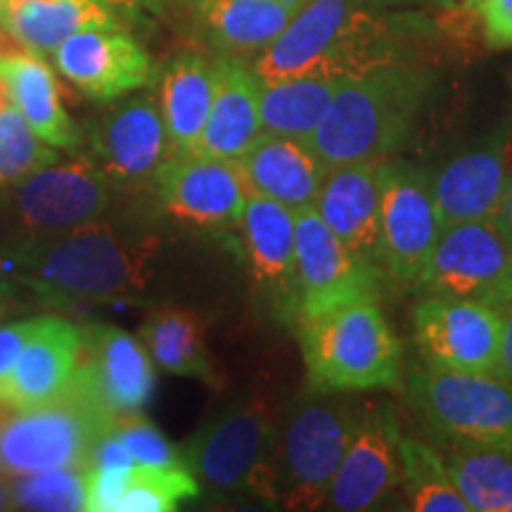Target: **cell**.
Wrapping results in <instances>:
<instances>
[{"mask_svg": "<svg viewBox=\"0 0 512 512\" xmlns=\"http://www.w3.org/2000/svg\"><path fill=\"white\" fill-rule=\"evenodd\" d=\"M12 283L50 299H114L143 290L157 259L155 235L93 221L31 235L3 252Z\"/></svg>", "mask_w": 512, "mask_h": 512, "instance_id": "cell-1", "label": "cell"}, {"mask_svg": "<svg viewBox=\"0 0 512 512\" xmlns=\"http://www.w3.org/2000/svg\"><path fill=\"white\" fill-rule=\"evenodd\" d=\"M432 88L434 76L411 62L347 76L306 143L330 169L384 162L413 133Z\"/></svg>", "mask_w": 512, "mask_h": 512, "instance_id": "cell-2", "label": "cell"}, {"mask_svg": "<svg viewBox=\"0 0 512 512\" xmlns=\"http://www.w3.org/2000/svg\"><path fill=\"white\" fill-rule=\"evenodd\" d=\"M370 0H306L278 38L252 60L261 81L302 74L354 76L401 62L389 27L368 8Z\"/></svg>", "mask_w": 512, "mask_h": 512, "instance_id": "cell-3", "label": "cell"}, {"mask_svg": "<svg viewBox=\"0 0 512 512\" xmlns=\"http://www.w3.org/2000/svg\"><path fill=\"white\" fill-rule=\"evenodd\" d=\"M313 392H401L403 351L377 299L337 306L294 323Z\"/></svg>", "mask_w": 512, "mask_h": 512, "instance_id": "cell-4", "label": "cell"}, {"mask_svg": "<svg viewBox=\"0 0 512 512\" xmlns=\"http://www.w3.org/2000/svg\"><path fill=\"white\" fill-rule=\"evenodd\" d=\"M358 408L342 394L309 392L278 415L268 465V503L287 510H320L351 434Z\"/></svg>", "mask_w": 512, "mask_h": 512, "instance_id": "cell-5", "label": "cell"}, {"mask_svg": "<svg viewBox=\"0 0 512 512\" xmlns=\"http://www.w3.org/2000/svg\"><path fill=\"white\" fill-rule=\"evenodd\" d=\"M411 408L446 444L512 451V387L496 373L420 361L403 384Z\"/></svg>", "mask_w": 512, "mask_h": 512, "instance_id": "cell-6", "label": "cell"}, {"mask_svg": "<svg viewBox=\"0 0 512 512\" xmlns=\"http://www.w3.org/2000/svg\"><path fill=\"white\" fill-rule=\"evenodd\" d=\"M114 418L67 384L57 399L10 411L0 420V477L48 470H86L88 453Z\"/></svg>", "mask_w": 512, "mask_h": 512, "instance_id": "cell-7", "label": "cell"}, {"mask_svg": "<svg viewBox=\"0 0 512 512\" xmlns=\"http://www.w3.org/2000/svg\"><path fill=\"white\" fill-rule=\"evenodd\" d=\"M278 415L264 396L230 403L185 441L181 458L190 475L216 494L268 496V465Z\"/></svg>", "mask_w": 512, "mask_h": 512, "instance_id": "cell-8", "label": "cell"}, {"mask_svg": "<svg viewBox=\"0 0 512 512\" xmlns=\"http://www.w3.org/2000/svg\"><path fill=\"white\" fill-rule=\"evenodd\" d=\"M306 0H140L195 50L252 62Z\"/></svg>", "mask_w": 512, "mask_h": 512, "instance_id": "cell-9", "label": "cell"}, {"mask_svg": "<svg viewBox=\"0 0 512 512\" xmlns=\"http://www.w3.org/2000/svg\"><path fill=\"white\" fill-rule=\"evenodd\" d=\"M382 275L344 247L316 207L294 211L292 325L358 299H377Z\"/></svg>", "mask_w": 512, "mask_h": 512, "instance_id": "cell-10", "label": "cell"}, {"mask_svg": "<svg viewBox=\"0 0 512 512\" xmlns=\"http://www.w3.org/2000/svg\"><path fill=\"white\" fill-rule=\"evenodd\" d=\"M430 176L411 164L380 162V259L384 275L418 287L441 238Z\"/></svg>", "mask_w": 512, "mask_h": 512, "instance_id": "cell-11", "label": "cell"}, {"mask_svg": "<svg viewBox=\"0 0 512 512\" xmlns=\"http://www.w3.org/2000/svg\"><path fill=\"white\" fill-rule=\"evenodd\" d=\"M418 287L427 294L475 299L501 309L512 302V240L498 219L441 230Z\"/></svg>", "mask_w": 512, "mask_h": 512, "instance_id": "cell-12", "label": "cell"}, {"mask_svg": "<svg viewBox=\"0 0 512 512\" xmlns=\"http://www.w3.org/2000/svg\"><path fill=\"white\" fill-rule=\"evenodd\" d=\"M93 162L124 192L155 188L164 164L176 155L155 98L136 95L107 107L91 126Z\"/></svg>", "mask_w": 512, "mask_h": 512, "instance_id": "cell-13", "label": "cell"}, {"mask_svg": "<svg viewBox=\"0 0 512 512\" xmlns=\"http://www.w3.org/2000/svg\"><path fill=\"white\" fill-rule=\"evenodd\" d=\"M413 335L422 361L465 373H496L503 318L498 306L427 294L413 309Z\"/></svg>", "mask_w": 512, "mask_h": 512, "instance_id": "cell-14", "label": "cell"}, {"mask_svg": "<svg viewBox=\"0 0 512 512\" xmlns=\"http://www.w3.org/2000/svg\"><path fill=\"white\" fill-rule=\"evenodd\" d=\"M72 387L114 420L138 415L155 392V361L145 344L112 325L81 328V351Z\"/></svg>", "mask_w": 512, "mask_h": 512, "instance_id": "cell-15", "label": "cell"}, {"mask_svg": "<svg viewBox=\"0 0 512 512\" xmlns=\"http://www.w3.org/2000/svg\"><path fill=\"white\" fill-rule=\"evenodd\" d=\"M169 219L204 230L240 228L247 181L235 159L174 155L159 171L155 188Z\"/></svg>", "mask_w": 512, "mask_h": 512, "instance_id": "cell-16", "label": "cell"}, {"mask_svg": "<svg viewBox=\"0 0 512 512\" xmlns=\"http://www.w3.org/2000/svg\"><path fill=\"white\" fill-rule=\"evenodd\" d=\"M15 214L31 235L100 221L112 207L114 185L93 159L55 162L15 185Z\"/></svg>", "mask_w": 512, "mask_h": 512, "instance_id": "cell-17", "label": "cell"}, {"mask_svg": "<svg viewBox=\"0 0 512 512\" xmlns=\"http://www.w3.org/2000/svg\"><path fill=\"white\" fill-rule=\"evenodd\" d=\"M401 486L399 427L387 406L358 408L354 434L332 479L325 510H377Z\"/></svg>", "mask_w": 512, "mask_h": 512, "instance_id": "cell-18", "label": "cell"}, {"mask_svg": "<svg viewBox=\"0 0 512 512\" xmlns=\"http://www.w3.org/2000/svg\"><path fill=\"white\" fill-rule=\"evenodd\" d=\"M55 67L91 100L110 102L145 88L155 62L143 43L124 29H86L62 41Z\"/></svg>", "mask_w": 512, "mask_h": 512, "instance_id": "cell-19", "label": "cell"}, {"mask_svg": "<svg viewBox=\"0 0 512 512\" xmlns=\"http://www.w3.org/2000/svg\"><path fill=\"white\" fill-rule=\"evenodd\" d=\"M510 176L508 145L489 140L460 152L430 176V190L441 228L496 219Z\"/></svg>", "mask_w": 512, "mask_h": 512, "instance_id": "cell-20", "label": "cell"}, {"mask_svg": "<svg viewBox=\"0 0 512 512\" xmlns=\"http://www.w3.org/2000/svg\"><path fill=\"white\" fill-rule=\"evenodd\" d=\"M81 351V328L60 316L36 318V328L0 384V406L8 411L57 399L72 380Z\"/></svg>", "mask_w": 512, "mask_h": 512, "instance_id": "cell-21", "label": "cell"}, {"mask_svg": "<svg viewBox=\"0 0 512 512\" xmlns=\"http://www.w3.org/2000/svg\"><path fill=\"white\" fill-rule=\"evenodd\" d=\"M313 207L356 259L382 271L380 162L332 166Z\"/></svg>", "mask_w": 512, "mask_h": 512, "instance_id": "cell-22", "label": "cell"}, {"mask_svg": "<svg viewBox=\"0 0 512 512\" xmlns=\"http://www.w3.org/2000/svg\"><path fill=\"white\" fill-rule=\"evenodd\" d=\"M216 91L195 155L240 159L264 136L261 126V79L252 62L214 57Z\"/></svg>", "mask_w": 512, "mask_h": 512, "instance_id": "cell-23", "label": "cell"}, {"mask_svg": "<svg viewBox=\"0 0 512 512\" xmlns=\"http://www.w3.org/2000/svg\"><path fill=\"white\" fill-rule=\"evenodd\" d=\"M247 188L268 200L299 211L316 204L330 166L311 150L306 140L264 133L247 155L235 159Z\"/></svg>", "mask_w": 512, "mask_h": 512, "instance_id": "cell-24", "label": "cell"}, {"mask_svg": "<svg viewBox=\"0 0 512 512\" xmlns=\"http://www.w3.org/2000/svg\"><path fill=\"white\" fill-rule=\"evenodd\" d=\"M254 280L292 320L294 311V211L249 190L240 219Z\"/></svg>", "mask_w": 512, "mask_h": 512, "instance_id": "cell-25", "label": "cell"}, {"mask_svg": "<svg viewBox=\"0 0 512 512\" xmlns=\"http://www.w3.org/2000/svg\"><path fill=\"white\" fill-rule=\"evenodd\" d=\"M216 91V60L202 50H183L166 64L157 105L176 155H192L207 126Z\"/></svg>", "mask_w": 512, "mask_h": 512, "instance_id": "cell-26", "label": "cell"}, {"mask_svg": "<svg viewBox=\"0 0 512 512\" xmlns=\"http://www.w3.org/2000/svg\"><path fill=\"white\" fill-rule=\"evenodd\" d=\"M0 76L8 83L10 102L34 133L55 150H79L81 133L64 110L53 69L41 55L17 50L0 60Z\"/></svg>", "mask_w": 512, "mask_h": 512, "instance_id": "cell-27", "label": "cell"}, {"mask_svg": "<svg viewBox=\"0 0 512 512\" xmlns=\"http://www.w3.org/2000/svg\"><path fill=\"white\" fill-rule=\"evenodd\" d=\"M110 0H27L0 19V27L24 50L53 55L62 41L86 29H121V15Z\"/></svg>", "mask_w": 512, "mask_h": 512, "instance_id": "cell-28", "label": "cell"}, {"mask_svg": "<svg viewBox=\"0 0 512 512\" xmlns=\"http://www.w3.org/2000/svg\"><path fill=\"white\" fill-rule=\"evenodd\" d=\"M140 342L157 368L221 387L223 380L207 347V323L197 311L162 306L147 313L140 325Z\"/></svg>", "mask_w": 512, "mask_h": 512, "instance_id": "cell-29", "label": "cell"}, {"mask_svg": "<svg viewBox=\"0 0 512 512\" xmlns=\"http://www.w3.org/2000/svg\"><path fill=\"white\" fill-rule=\"evenodd\" d=\"M344 79L347 76L342 74L316 72L280 81H261L259 110L264 133L309 140Z\"/></svg>", "mask_w": 512, "mask_h": 512, "instance_id": "cell-30", "label": "cell"}, {"mask_svg": "<svg viewBox=\"0 0 512 512\" xmlns=\"http://www.w3.org/2000/svg\"><path fill=\"white\" fill-rule=\"evenodd\" d=\"M441 456L467 510L508 512L512 505V451L448 444Z\"/></svg>", "mask_w": 512, "mask_h": 512, "instance_id": "cell-31", "label": "cell"}, {"mask_svg": "<svg viewBox=\"0 0 512 512\" xmlns=\"http://www.w3.org/2000/svg\"><path fill=\"white\" fill-rule=\"evenodd\" d=\"M401 486L415 512H470L437 448L399 432Z\"/></svg>", "mask_w": 512, "mask_h": 512, "instance_id": "cell-32", "label": "cell"}, {"mask_svg": "<svg viewBox=\"0 0 512 512\" xmlns=\"http://www.w3.org/2000/svg\"><path fill=\"white\" fill-rule=\"evenodd\" d=\"M60 162L53 145L34 133L15 105L0 110V188H15L31 174Z\"/></svg>", "mask_w": 512, "mask_h": 512, "instance_id": "cell-33", "label": "cell"}, {"mask_svg": "<svg viewBox=\"0 0 512 512\" xmlns=\"http://www.w3.org/2000/svg\"><path fill=\"white\" fill-rule=\"evenodd\" d=\"M202 486L188 467H145L136 465L117 512H169L178 503L200 496Z\"/></svg>", "mask_w": 512, "mask_h": 512, "instance_id": "cell-34", "label": "cell"}, {"mask_svg": "<svg viewBox=\"0 0 512 512\" xmlns=\"http://www.w3.org/2000/svg\"><path fill=\"white\" fill-rule=\"evenodd\" d=\"M10 510L79 512L86 510L81 470H48L8 479Z\"/></svg>", "mask_w": 512, "mask_h": 512, "instance_id": "cell-35", "label": "cell"}, {"mask_svg": "<svg viewBox=\"0 0 512 512\" xmlns=\"http://www.w3.org/2000/svg\"><path fill=\"white\" fill-rule=\"evenodd\" d=\"M112 430L131 453L133 463L145 467H185L181 451L152 425L138 415H124L114 420Z\"/></svg>", "mask_w": 512, "mask_h": 512, "instance_id": "cell-36", "label": "cell"}, {"mask_svg": "<svg viewBox=\"0 0 512 512\" xmlns=\"http://www.w3.org/2000/svg\"><path fill=\"white\" fill-rule=\"evenodd\" d=\"M133 467H88L83 470V486H86V510L88 512H117V505L124 496L128 477Z\"/></svg>", "mask_w": 512, "mask_h": 512, "instance_id": "cell-37", "label": "cell"}, {"mask_svg": "<svg viewBox=\"0 0 512 512\" xmlns=\"http://www.w3.org/2000/svg\"><path fill=\"white\" fill-rule=\"evenodd\" d=\"M482 19L484 38L491 48H512V0H472Z\"/></svg>", "mask_w": 512, "mask_h": 512, "instance_id": "cell-38", "label": "cell"}, {"mask_svg": "<svg viewBox=\"0 0 512 512\" xmlns=\"http://www.w3.org/2000/svg\"><path fill=\"white\" fill-rule=\"evenodd\" d=\"M34 328L36 318L17 320V323L3 325V328H0V384L8 377L12 366H15L19 351L24 349V344H27V339L31 337Z\"/></svg>", "mask_w": 512, "mask_h": 512, "instance_id": "cell-39", "label": "cell"}, {"mask_svg": "<svg viewBox=\"0 0 512 512\" xmlns=\"http://www.w3.org/2000/svg\"><path fill=\"white\" fill-rule=\"evenodd\" d=\"M88 467H110V470H119V467H136L131 453L126 451V446L121 444V439L110 430L107 434L95 441L91 453H88Z\"/></svg>", "mask_w": 512, "mask_h": 512, "instance_id": "cell-40", "label": "cell"}, {"mask_svg": "<svg viewBox=\"0 0 512 512\" xmlns=\"http://www.w3.org/2000/svg\"><path fill=\"white\" fill-rule=\"evenodd\" d=\"M503 335H501V363H498V375L512 387V302L501 306Z\"/></svg>", "mask_w": 512, "mask_h": 512, "instance_id": "cell-41", "label": "cell"}, {"mask_svg": "<svg viewBox=\"0 0 512 512\" xmlns=\"http://www.w3.org/2000/svg\"><path fill=\"white\" fill-rule=\"evenodd\" d=\"M17 287L19 285L12 283V280H8V283L0 285V323H3V320L8 318L12 311L22 309V302H19Z\"/></svg>", "mask_w": 512, "mask_h": 512, "instance_id": "cell-42", "label": "cell"}, {"mask_svg": "<svg viewBox=\"0 0 512 512\" xmlns=\"http://www.w3.org/2000/svg\"><path fill=\"white\" fill-rule=\"evenodd\" d=\"M496 219H498V223H501V228L505 230V235L512 240V169H510L508 185H505L503 202H501V209H498Z\"/></svg>", "mask_w": 512, "mask_h": 512, "instance_id": "cell-43", "label": "cell"}, {"mask_svg": "<svg viewBox=\"0 0 512 512\" xmlns=\"http://www.w3.org/2000/svg\"><path fill=\"white\" fill-rule=\"evenodd\" d=\"M384 3H432V5H448V8H451V5L465 3V0H384Z\"/></svg>", "mask_w": 512, "mask_h": 512, "instance_id": "cell-44", "label": "cell"}, {"mask_svg": "<svg viewBox=\"0 0 512 512\" xmlns=\"http://www.w3.org/2000/svg\"><path fill=\"white\" fill-rule=\"evenodd\" d=\"M0 510H10V489L5 477H0Z\"/></svg>", "mask_w": 512, "mask_h": 512, "instance_id": "cell-45", "label": "cell"}, {"mask_svg": "<svg viewBox=\"0 0 512 512\" xmlns=\"http://www.w3.org/2000/svg\"><path fill=\"white\" fill-rule=\"evenodd\" d=\"M110 3L117 5V8L124 10V12H131V10L143 8V5H140V0H110Z\"/></svg>", "mask_w": 512, "mask_h": 512, "instance_id": "cell-46", "label": "cell"}, {"mask_svg": "<svg viewBox=\"0 0 512 512\" xmlns=\"http://www.w3.org/2000/svg\"><path fill=\"white\" fill-rule=\"evenodd\" d=\"M8 105H12L10 93H8V83H5L3 76H0V110H3V107H8Z\"/></svg>", "mask_w": 512, "mask_h": 512, "instance_id": "cell-47", "label": "cell"}, {"mask_svg": "<svg viewBox=\"0 0 512 512\" xmlns=\"http://www.w3.org/2000/svg\"><path fill=\"white\" fill-rule=\"evenodd\" d=\"M19 50V48H17ZM15 48H8L5 46V38H3V31H0V60H3V57H8L10 53H17Z\"/></svg>", "mask_w": 512, "mask_h": 512, "instance_id": "cell-48", "label": "cell"}, {"mask_svg": "<svg viewBox=\"0 0 512 512\" xmlns=\"http://www.w3.org/2000/svg\"><path fill=\"white\" fill-rule=\"evenodd\" d=\"M10 275H8V268H5V259H3V252H0V285L8 283Z\"/></svg>", "mask_w": 512, "mask_h": 512, "instance_id": "cell-49", "label": "cell"}, {"mask_svg": "<svg viewBox=\"0 0 512 512\" xmlns=\"http://www.w3.org/2000/svg\"><path fill=\"white\" fill-rule=\"evenodd\" d=\"M8 10H10V0H0V19L8 15Z\"/></svg>", "mask_w": 512, "mask_h": 512, "instance_id": "cell-50", "label": "cell"}, {"mask_svg": "<svg viewBox=\"0 0 512 512\" xmlns=\"http://www.w3.org/2000/svg\"><path fill=\"white\" fill-rule=\"evenodd\" d=\"M10 411H8V408H3V406H0V420H3L5 418V415H8Z\"/></svg>", "mask_w": 512, "mask_h": 512, "instance_id": "cell-51", "label": "cell"}, {"mask_svg": "<svg viewBox=\"0 0 512 512\" xmlns=\"http://www.w3.org/2000/svg\"><path fill=\"white\" fill-rule=\"evenodd\" d=\"M17 3H27V0H10V8H12V5H17Z\"/></svg>", "mask_w": 512, "mask_h": 512, "instance_id": "cell-52", "label": "cell"}, {"mask_svg": "<svg viewBox=\"0 0 512 512\" xmlns=\"http://www.w3.org/2000/svg\"><path fill=\"white\" fill-rule=\"evenodd\" d=\"M508 512H512V505H510V508H508Z\"/></svg>", "mask_w": 512, "mask_h": 512, "instance_id": "cell-53", "label": "cell"}]
</instances>
